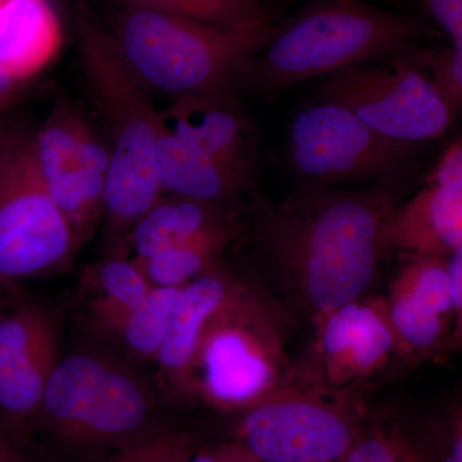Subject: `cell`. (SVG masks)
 I'll return each instance as SVG.
<instances>
[{
	"label": "cell",
	"mask_w": 462,
	"mask_h": 462,
	"mask_svg": "<svg viewBox=\"0 0 462 462\" xmlns=\"http://www.w3.org/2000/svg\"><path fill=\"white\" fill-rule=\"evenodd\" d=\"M415 175L418 169L361 189L302 184L278 205L257 185L249 191L258 245L318 321L372 287L385 254L383 223Z\"/></svg>",
	"instance_id": "1"
},
{
	"label": "cell",
	"mask_w": 462,
	"mask_h": 462,
	"mask_svg": "<svg viewBox=\"0 0 462 462\" xmlns=\"http://www.w3.org/2000/svg\"><path fill=\"white\" fill-rule=\"evenodd\" d=\"M72 26L88 93L105 124L111 153L103 214L106 249L108 256H124L134 225L162 196L156 172L160 111L87 5H75Z\"/></svg>",
	"instance_id": "2"
},
{
	"label": "cell",
	"mask_w": 462,
	"mask_h": 462,
	"mask_svg": "<svg viewBox=\"0 0 462 462\" xmlns=\"http://www.w3.org/2000/svg\"><path fill=\"white\" fill-rule=\"evenodd\" d=\"M103 25L145 89L173 99L245 93L252 62L278 32L207 25L130 5Z\"/></svg>",
	"instance_id": "3"
},
{
	"label": "cell",
	"mask_w": 462,
	"mask_h": 462,
	"mask_svg": "<svg viewBox=\"0 0 462 462\" xmlns=\"http://www.w3.org/2000/svg\"><path fill=\"white\" fill-rule=\"evenodd\" d=\"M427 32L422 14L383 11L356 0H319L278 27L252 62L245 93L273 102L307 79L410 51Z\"/></svg>",
	"instance_id": "4"
},
{
	"label": "cell",
	"mask_w": 462,
	"mask_h": 462,
	"mask_svg": "<svg viewBox=\"0 0 462 462\" xmlns=\"http://www.w3.org/2000/svg\"><path fill=\"white\" fill-rule=\"evenodd\" d=\"M152 407L135 374L107 356L80 352L58 360L39 412L65 442L97 446L141 438Z\"/></svg>",
	"instance_id": "5"
},
{
	"label": "cell",
	"mask_w": 462,
	"mask_h": 462,
	"mask_svg": "<svg viewBox=\"0 0 462 462\" xmlns=\"http://www.w3.org/2000/svg\"><path fill=\"white\" fill-rule=\"evenodd\" d=\"M288 162L303 184L338 188L418 169L422 145L392 141L338 103L300 109L288 130Z\"/></svg>",
	"instance_id": "6"
},
{
	"label": "cell",
	"mask_w": 462,
	"mask_h": 462,
	"mask_svg": "<svg viewBox=\"0 0 462 462\" xmlns=\"http://www.w3.org/2000/svg\"><path fill=\"white\" fill-rule=\"evenodd\" d=\"M410 51L393 54L387 66L361 62L331 72L322 80L321 98L349 109L392 141L424 145L442 138L455 116L422 72L427 57Z\"/></svg>",
	"instance_id": "7"
},
{
	"label": "cell",
	"mask_w": 462,
	"mask_h": 462,
	"mask_svg": "<svg viewBox=\"0 0 462 462\" xmlns=\"http://www.w3.org/2000/svg\"><path fill=\"white\" fill-rule=\"evenodd\" d=\"M42 185L67 218L79 247L105 214L111 153L106 139L63 94L54 97L44 124L32 133Z\"/></svg>",
	"instance_id": "8"
},
{
	"label": "cell",
	"mask_w": 462,
	"mask_h": 462,
	"mask_svg": "<svg viewBox=\"0 0 462 462\" xmlns=\"http://www.w3.org/2000/svg\"><path fill=\"white\" fill-rule=\"evenodd\" d=\"M76 248L71 225L42 185L27 133L0 179V282L51 272Z\"/></svg>",
	"instance_id": "9"
},
{
	"label": "cell",
	"mask_w": 462,
	"mask_h": 462,
	"mask_svg": "<svg viewBox=\"0 0 462 462\" xmlns=\"http://www.w3.org/2000/svg\"><path fill=\"white\" fill-rule=\"evenodd\" d=\"M273 329L257 303L236 293L212 318L193 366L200 369L209 400L252 406L273 394L282 355Z\"/></svg>",
	"instance_id": "10"
},
{
	"label": "cell",
	"mask_w": 462,
	"mask_h": 462,
	"mask_svg": "<svg viewBox=\"0 0 462 462\" xmlns=\"http://www.w3.org/2000/svg\"><path fill=\"white\" fill-rule=\"evenodd\" d=\"M240 436L256 462H342L358 438L345 413L287 394L252 404Z\"/></svg>",
	"instance_id": "11"
},
{
	"label": "cell",
	"mask_w": 462,
	"mask_h": 462,
	"mask_svg": "<svg viewBox=\"0 0 462 462\" xmlns=\"http://www.w3.org/2000/svg\"><path fill=\"white\" fill-rule=\"evenodd\" d=\"M382 240L385 252L411 257H447L462 247L461 136L446 149L415 196L391 209Z\"/></svg>",
	"instance_id": "12"
},
{
	"label": "cell",
	"mask_w": 462,
	"mask_h": 462,
	"mask_svg": "<svg viewBox=\"0 0 462 462\" xmlns=\"http://www.w3.org/2000/svg\"><path fill=\"white\" fill-rule=\"evenodd\" d=\"M57 363L56 331L44 310L21 305L0 316V424L5 430L41 411Z\"/></svg>",
	"instance_id": "13"
},
{
	"label": "cell",
	"mask_w": 462,
	"mask_h": 462,
	"mask_svg": "<svg viewBox=\"0 0 462 462\" xmlns=\"http://www.w3.org/2000/svg\"><path fill=\"white\" fill-rule=\"evenodd\" d=\"M161 123L215 158L249 185H256L258 135L238 96L187 97L160 111Z\"/></svg>",
	"instance_id": "14"
},
{
	"label": "cell",
	"mask_w": 462,
	"mask_h": 462,
	"mask_svg": "<svg viewBox=\"0 0 462 462\" xmlns=\"http://www.w3.org/2000/svg\"><path fill=\"white\" fill-rule=\"evenodd\" d=\"M322 366L331 385L342 387L372 376L401 345L388 303L360 300L318 321Z\"/></svg>",
	"instance_id": "15"
},
{
	"label": "cell",
	"mask_w": 462,
	"mask_h": 462,
	"mask_svg": "<svg viewBox=\"0 0 462 462\" xmlns=\"http://www.w3.org/2000/svg\"><path fill=\"white\" fill-rule=\"evenodd\" d=\"M161 120V118H160ZM156 172L161 191L238 211L240 199L254 189L197 145L161 123Z\"/></svg>",
	"instance_id": "16"
},
{
	"label": "cell",
	"mask_w": 462,
	"mask_h": 462,
	"mask_svg": "<svg viewBox=\"0 0 462 462\" xmlns=\"http://www.w3.org/2000/svg\"><path fill=\"white\" fill-rule=\"evenodd\" d=\"M63 29L51 0H0V69L32 83L53 62Z\"/></svg>",
	"instance_id": "17"
},
{
	"label": "cell",
	"mask_w": 462,
	"mask_h": 462,
	"mask_svg": "<svg viewBox=\"0 0 462 462\" xmlns=\"http://www.w3.org/2000/svg\"><path fill=\"white\" fill-rule=\"evenodd\" d=\"M218 266L180 289L157 361L169 376L191 373L207 325L236 293Z\"/></svg>",
	"instance_id": "18"
},
{
	"label": "cell",
	"mask_w": 462,
	"mask_h": 462,
	"mask_svg": "<svg viewBox=\"0 0 462 462\" xmlns=\"http://www.w3.org/2000/svg\"><path fill=\"white\" fill-rule=\"evenodd\" d=\"M238 220V211L199 200L169 196L158 199L136 221L129 236L135 258H149L199 234Z\"/></svg>",
	"instance_id": "19"
},
{
	"label": "cell",
	"mask_w": 462,
	"mask_h": 462,
	"mask_svg": "<svg viewBox=\"0 0 462 462\" xmlns=\"http://www.w3.org/2000/svg\"><path fill=\"white\" fill-rule=\"evenodd\" d=\"M239 234L238 220L220 225L196 238L173 245L149 258H135L152 287L182 288L216 269L225 248Z\"/></svg>",
	"instance_id": "20"
},
{
	"label": "cell",
	"mask_w": 462,
	"mask_h": 462,
	"mask_svg": "<svg viewBox=\"0 0 462 462\" xmlns=\"http://www.w3.org/2000/svg\"><path fill=\"white\" fill-rule=\"evenodd\" d=\"M85 278L99 293L97 319L106 329L116 333L152 288L135 261L124 256H108L94 263L88 267Z\"/></svg>",
	"instance_id": "21"
},
{
	"label": "cell",
	"mask_w": 462,
	"mask_h": 462,
	"mask_svg": "<svg viewBox=\"0 0 462 462\" xmlns=\"http://www.w3.org/2000/svg\"><path fill=\"white\" fill-rule=\"evenodd\" d=\"M121 5L152 9L227 29L275 27L261 0H121Z\"/></svg>",
	"instance_id": "22"
},
{
	"label": "cell",
	"mask_w": 462,
	"mask_h": 462,
	"mask_svg": "<svg viewBox=\"0 0 462 462\" xmlns=\"http://www.w3.org/2000/svg\"><path fill=\"white\" fill-rule=\"evenodd\" d=\"M180 289L152 287L141 305L127 316L118 334L133 354L157 360Z\"/></svg>",
	"instance_id": "23"
},
{
	"label": "cell",
	"mask_w": 462,
	"mask_h": 462,
	"mask_svg": "<svg viewBox=\"0 0 462 462\" xmlns=\"http://www.w3.org/2000/svg\"><path fill=\"white\" fill-rule=\"evenodd\" d=\"M388 310L401 345L425 354L436 351L447 321L425 300L393 282Z\"/></svg>",
	"instance_id": "24"
},
{
	"label": "cell",
	"mask_w": 462,
	"mask_h": 462,
	"mask_svg": "<svg viewBox=\"0 0 462 462\" xmlns=\"http://www.w3.org/2000/svg\"><path fill=\"white\" fill-rule=\"evenodd\" d=\"M189 439L173 431L147 434L127 443L103 462H182L187 460Z\"/></svg>",
	"instance_id": "25"
},
{
	"label": "cell",
	"mask_w": 462,
	"mask_h": 462,
	"mask_svg": "<svg viewBox=\"0 0 462 462\" xmlns=\"http://www.w3.org/2000/svg\"><path fill=\"white\" fill-rule=\"evenodd\" d=\"M430 84L443 105L455 116L462 103V45L437 51L428 58Z\"/></svg>",
	"instance_id": "26"
},
{
	"label": "cell",
	"mask_w": 462,
	"mask_h": 462,
	"mask_svg": "<svg viewBox=\"0 0 462 462\" xmlns=\"http://www.w3.org/2000/svg\"><path fill=\"white\" fill-rule=\"evenodd\" d=\"M401 437L400 430H375L358 437L342 462H403Z\"/></svg>",
	"instance_id": "27"
},
{
	"label": "cell",
	"mask_w": 462,
	"mask_h": 462,
	"mask_svg": "<svg viewBox=\"0 0 462 462\" xmlns=\"http://www.w3.org/2000/svg\"><path fill=\"white\" fill-rule=\"evenodd\" d=\"M428 14L451 38L452 44L462 45V0H420Z\"/></svg>",
	"instance_id": "28"
},
{
	"label": "cell",
	"mask_w": 462,
	"mask_h": 462,
	"mask_svg": "<svg viewBox=\"0 0 462 462\" xmlns=\"http://www.w3.org/2000/svg\"><path fill=\"white\" fill-rule=\"evenodd\" d=\"M26 134L25 130L20 129L16 124L5 118V115L0 116V179Z\"/></svg>",
	"instance_id": "29"
},
{
	"label": "cell",
	"mask_w": 462,
	"mask_h": 462,
	"mask_svg": "<svg viewBox=\"0 0 462 462\" xmlns=\"http://www.w3.org/2000/svg\"><path fill=\"white\" fill-rule=\"evenodd\" d=\"M449 293L454 306L455 319L461 327L462 318V247L456 249L447 257Z\"/></svg>",
	"instance_id": "30"
},
{
	"label": "cell",
	"mask_w": 462,
	"mask_h": 462,
	"mask_svg": "<svg viewBox=\"0 0 462 462\" xmlns=\"http://www.w3.org/2000/svg\"><path fill=\"white\" fill-rule=\"evenodd\" d=\"M29 85L30 83L17 80L5 69H0V116L5 115L7 109L21 99Z\"/></svg>",
	"instance_id": "31"
},
{
	"label": "cell",
	"mask_w": 462,
	"mask_h": 462,
	"mask_svg": "<svg viewBox=\"0 0 462 462\" xmlns=\"http://www.w3.org/2000/svg\"><path fill=\"white\" fill-rule=\"evenodd\" d=\"M0 462H27L25 456L2 424H0Z\"/></svg>",
	"instance_id": "32"
},
{
	"label": "cell",
	"mask_w": 462,
	"mask_h": 462,
	"mask_svg": "<svg viewBox=\"0 0 462 462\" xmlns=\"http://www.w3.org/2000/svg\"><path fill=\"white\" fill-rule=\"evenodd\" d=\"M445 462H462V430L461 419L455 420L451 436L448 437V448Z\"/></svg>",
	"instance_id": "33"
},
{
	"label": "cell",
	"mask_w": 462,
	"mask_h": 462,
	"mask_svg": "<svg viewBox=\"0 0 462 462\" xmlns=\"http://www.w3.org/2000/svg\"><path fill=\"white\" fill-rule=\"evenodd\" d=\"M401 448H402L403 462H430L421 448H419L403 433L401 437Z\"/></svg>",
	"instance_id": "34"
},
{
	"label": "cell",
	"mask_w": 462,
	"mask_h": 462,
	"mask_svg": "<svg viewBox=\"0 0 462 462\" xmlns=\"http://www.w3.org/2000/svg\"><path fill=\"white\" fill-rule=\"evenodd\" d=\"M182 462H184V461H182Z\"/></svg>",
	"instance_id": "35"
}]
</instances>
